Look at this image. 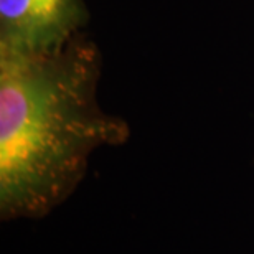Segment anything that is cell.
<instances>
[{"label":"cell","instance_id":"6da1fadb","mask_svg":"<svg viewBox=\"0 0 254 254\" xmlns=\"http://www.w3.org/2000/svg\"><path fill=\"white\" fill-rule=\"evenodd\" d=\"M103 53L83 32L35 52L0 48V218L42 220L78 190L91 157L130 127L99 103Z\"/></svg>","mask_w":254,"mask_h":254},{"label":"cell","instance_id":"7a4b0ae2","mask_svg":"<svg viewBox=\"0 0 254 254\" xmlns=\"http://www.w3.org/2000/svg\"><path fill=\"white\" fill-rule=\"evenodd\" d=\"M84 0H0V48L35 52L86 32Z\"/></svg>","mask_w":254,"mask_h":254}]
</instances>
